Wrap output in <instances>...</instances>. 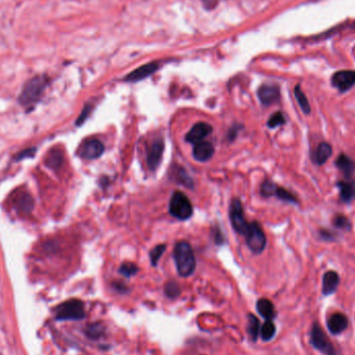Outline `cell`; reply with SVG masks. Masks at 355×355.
I'll use <instances>...</instances> for the list:
<instances>
[{
	"instance_id": "obj_1",
	"label": "cell",
	"mask_w": 355,
	"mask_h": 355,
	"mask_svg": "<svg viewBox=\"0 0 355 355\" xmlns=\"http://www.w3.org/2000/svg\"><path fill=\"white\" fill-rule=\"evenodd\" d=\"M173 259L178 273L187 278L196 270V256L191 245L186 241L178 242L173 249Z\"/></svg>"
},
{
	"instance_id": "obj_2",
	"label": "cell",
	"mask_w": 355,
	"mask_h": 355,
	"mask_svg": "<svg viewBox=\"0 0 355 355\" xmlns=\"http://www.w3.org/2000/svg\"><path fill=\"white\" fill-rule=\"evenodd\" d=\"M47 82L48 80L45 76H37L28 80L20 95V103L25 107L36 104L42 97Z\"/></svg>"
},
{
	"instance_id": "obj_3",
	"label": "cell",
	"mask_w": 355,
	"mask_h": 355,
	"mask_svg": "<svg viewBox=\"0 0 355 355\" xmlns=\"http://www.w3.org/2000/svg\"><path fill=\"white\" fill-rule=\"evenodd\" d=\"M85 316L84 304L78 299H70L56 308V319L61 321H77Z\"/></svg>"
},
{
	"instance_id": "obj_4",
	"label": "cell",
	"mask_w": 355,
	"mask_h": 355,
	"mask_svg": "<svg viewBox=\"0 0 355 355\" xmlns=\"http://www.w3.org/2000/svg\"><path fill=\"white\" fill-rule=\"evenodd\" d=\"M169 213L180 220H186L193 214V207L186 195L181 191H175L170 199Z\"/></svg>"
},
{
	"instance_id": "obj_5",
	"label": "cell",
	"mask_w": 355,
	"mask_h": 355,
	"mask_svg": "<svg viewBox=\"0 0 355 355\" xmlns=\"http://www.w3.org/2000/svg\"><path fill=\"white\" fill-rule=\"evenodd\" d=\"M243 236H245L248 248L253 253H261L265 249L267 239L262 227L256 221L248 223V228Z\"/></svg>"
},
{
	"instance_id": "obj_6",
	"label": "cell",
	"mask_w": 355,
	"mask_h": 355,
	"mask_svg": "<svg viewBox=\"0 0 355 355\" xmlns=\"http://www.w3.org/2000/svg\"><path fill=\"white\" fill-rule=\"evenodd\" d=\"M311 341L313 346L325 355H335V349L328 336L317 323L313 324L311 332Z\"/></svg>"
},
{
	"instance_id": "obj_7",
	"label": "cell",
	"mask_w": 355,
	"mask_h": 355,
	"mask_svg": "<svg viewBox=\"0 0 355 355\" xmlns=\"http://www.w3.org/2000/svg\"><path fill=\"white\" fill-rule=\"evenodd\" d=\"M230 218L234 230L241 235H244L248 228L249 222H247L245 219L243 207H242V204L238 199L233 200L231 204Z\"/></svg>"
},
{
	"instance_id": "obj_8",
	"label": "cell",
	"mask_w": 355,
	"mask_h": 355,
	"mask_svg": "<svg viewBox=\"0 0 355 355\" xmlns=\"http://www.w3.org/2000/svg\"><path fill=\"white\" fill-rule=\"evenodd\" d=\"M104 149V144L99 139L88 138L79 147L78 155L85 160H94L102 156Z\"/></svg>"
},
{
	"instance_id": "obj_9",
	"label": "cell",
	"mask_w": 355,
	"mask_h": 355,
	"mask_svg": "<svg viewBox=\"0 0 355 355\" xmlns=\"http://www.w3.org/2000/svg\"><path fill=\"white\" fill-rule=\"evenodd\" d=\"M331 83L342 93L349 91L355 84V71L336 72L331 78Z\"/></svg>"
},
{
	"instance_id": "obj_10",
	"label": "cell",
	"mask_w": 355,
	"mask_h": 355,
	"mask_svg": "<svg viewBox=\"0 0 355 355\" xmlns=\"http://www.w3.org/2000/svg\"><path fill=\"white\" fill-rule=\"evenodd\" d=\"M257 97H259V99L263 105H272L280 101V87L276 84H264L257 91Z\"/></svg>"
},
{
	"instance_id": "obj_11",
	"label": "cell",
	"mask_w": 355,
	"mask_h": 355,
	"mask_svg": "<svg viewBox=\"0 0 355 355\" xmlns=\"http://www.w3.org/2000/svg\"><path fill=\"white\" fill-rule=\"evenodd\" d=\"M212 132V127L207 123L201 122L193 126L190 131L186 134L185 140L190 143H198L203 141L210 133Z\"/></svg>"
},
{
	"instance_id": "obj_12",
	"label": "cell",
	"mask_w": 355,
	"mask_h": 355,
	"mask_svg": "<svg viewBox=\"0 0 355 355\" xmlns=\"http://www.w3.org/2000/svg\"><path fill=\"white\" fill-rule=\"evenodd\" d=\"M163 151H164V142L162 139L155 140L152 143L151 149L148 154V159H147L148 166L152 171L156 170L157 167L159 166L161 158H162V155H163Z\"/></svg>"
},
{
	"instance_id": "obj_13",
	"label": "cell",
	"mask_w": 355,
	"mask_h": 355,
	"mask_svg": "<svg viewBox=\"0 0 355 355\" xmlns=\"http://www.w3.org/2000/svg\"><path fill=\"white\" fill-rule=\"evenodd\" d=\"M158 68H159V64L156 62H150L147 64H143V66L137 68L136 70L132 71L128 76H126L125 80L126 81H130V82L139 81V80H142L144 78L151 76L152 74H154L158 70Z\"/></svg>"
},
{
	"instance_id": "obj_14",
	"label": "cell",
	"mask_w": 355,
	"mask_h": 355,
	"mask_svg": "<svg viewBox=\"0 0 355 355\" xmlns=\"http://www.w3.org/2000/svg\"><path fill=\"white\" fill-rule=\"evenodd\" d=\"M348 327V319L344 314L335 313L327 320V328L332 334L343 332Z\"/></svg>"
},
{
	"instance_id": "obj_15",
	"label": "cell",
	"mask_w": 355,
	"mask_h": 355,
	"mask_svg": "<svg viewBox=\"0 0 355 355\" xmlns=\"http://www.w3.org/2000/svg\"><path fill=\"white\" fill-rule=\"evenodd\" d=\"M193 157H195L198 161L201 162H206L209 159H211V157L214 154V147L212 143H210L208 141H201L195 144V148H193Z\"/></svg>"
},
{
	"instance_id": "obj_16",
	"label": "cell",
	"mask_w": 355,
	"mask_h": 355,
	"mask_svg": "<svg viewBox=\"0 0 355 355\" xmlns=\"http://www.w3.org/2000/svg\"><path fill=\"white\" fill-rule=\"evenodd\" d=\"M340 284V277L335 271H327L323 276L322 282V293L325 296L331 295L335 292V290Z\"/></svg>"
},
{
	"instance_id": "obj_17",
	"label": "cell",
	"mask_w": 355,
	"mask_h": 355,
	"mask_svg": "<svg viewBox=\"0 0 355 355\" xmlns=\"http://www.w3.org/2000/svg\"><path fill=\"white\" fill-rule=\"evenodd\" d=\"M332 154V148L327 142H321L313 154V161L317 165L324 164Z\"/></svg>"
},
{
	"instance_id": "obj_18",
	"label": "cell",
	"mask_w": 355,
	"mask_h": 355,
	"mask_svg": "<svg viewBox=\"0 0 355 355\" xmlns=\"http://www.w3.org/2000/svg\"><path fill=\"white\" fill-rule=\"evenodd\" d=\"M335 165L346 176H350L355 170V162L345 154H341L336 158Z\"/></svg>"
},
{
	"instance_id": "obj_19",
	"label": "cell",
	"mask_w": 355,
	"mask_h": 355,
	"mask_svg": "<svg viewBox=\"0 0 355 355\" xmlns=\"http://www.w3.org/2000/svg\"><path fill=\"white\" fill-rule=\"evenodd\" d=\"M256 311L266 320H272L276 317V310L273 303L266 298H262L256 302Z\"/></svg>"
},
{
	"instance_id": "obj_20",
	"label": "cell",
	"mask_w": 355,
	"mask_h": 355,
	"mask_svg": "<svg viewBox=\"0 0 355 355\" xmlns=\"http://www.w3.org/2000/svg\"><path fill=\"white\" fill-rule=\"evenodd\" d=\"M340 189V198L344 203H351L355 199V186L350 181H340L337 183Z\"/></svg>"
},
{
	"instance_id": "obj_21",
	"label": "cell",
	"mask_w": 355,
	"mask_h": 355,
	"mask_svg": "<svg viewBox=\"0 0 355 355\" xmlns=\"http://www.w3.org/2000/svg\"><path fill=\"white\" fill-rule=\"evenodd\" d=\"M15 204L17 206L18 210L24 213L30 212L32 207H34V201H32L31 197L26 192H22L20 195H18L15 200Z\"/></svg>"
},
{
	"instance_id": "obj_22",
	"label": "cell",
	"mask_w": 355,
	"mask_h": 355,
	"mask_svg": "<svg viewBox=\"0 0 355 355\" xmlns=\"http://www.w3.org/2000/svg\"><path fill=\"white\" fill-rule=\"evenodd\" d=\"M294 94H295V98H296L300 108L302 109V111L304 112L305 115H309L311 112V105L309 103L308 98H306V96L301 91L300 85H296V87L294 90Z\"/></svg>"
},
{
	"instance_id": "obj_23",
	"label": "cell",
	"mask_w": 355,
	"mask_h": 355,
	"mask_svg": "<svg viewBox=\"0 0 355 355\" xmlns=\"http://www.w3.org/2000/svg\"><path fill=\"white\" fill-rule=\"evenodd\" d=\"M261 336L264 341H270L276 335L277 327L271 320H267L261 327Z\"/></svg>"
},
{
	"instance_id": "obj_24",
	"label": "cell",
	"mask_w": 355,
	"mask_h": 355,
	"mask_svg": "<svg viewBox=\"0 0 355 355\" xmlns=\"http://www.w3.org/2000/svg\"><path fill=\"white\" fill-rule=\"evenodd\" d=\"M261 327H260V322L257 320V318L253 315L248 316V333L251 336L253 341H255L257 336H259Z\"/></svg>"
},
{
	"instance_id": "obj_25",
	"label": "cell",
	"mask_w": 355,
	"mask_h": 355,
	"mask_svg": "<svg viewBox=\"0 0 355 355\" xmlns=\"http://www.w3.org/2000/svg\"><path fill=\"white\" fill-rule=\"evenodd\" d=\"M276 197L279 198L280 200L287 202V203H292V204H298V200L297 198L291 193L290 191H288L285 188L282 187H278L277 192H276Z\"/></svg>"
},
{
	"instance_id": "obj_26",
	"label": "cell",
	"mask_w": 355,
	"mask_h": 355,
	"mask_svg": "<svg viewBox=\"0 0 355 355\" xmlns=\"http://www.w3.org/2000/svg\"><path fill=\"white\" fill-rule=\"evenodd\" d=\"M62 163V154L59 151L50 152L47 158V164L51 168H58Z\"/></svg>"
},
{
	"instance_id": "obj_27",
	"label": "cell",
	"mask_w": 355,
	"mask_h": 355,
	"mask_svg": "<svg viewBox=\"0 0 355 355\" xmlns=\"http://www.w3.org/2000/svg\"><path fill=\"white\" fill-rule=\"evenodd\" d=\"M278 185L276 183H273L270 180H266L262 185H261V195L265 198H270L276 196V192L278 189Z\"/></svg>"
},
{
	"instance_id": "obj_28",
	"label": "cell",
	"mask_w": 355,
	"mask_h": 355,
	"mask_svg": "<svg viewBox=\"0 0 355 355\" xmlns=\"http://www.w3.org/2000/svg\"><path fill=\"white\" fill-rule=\"evenodd\" d=\"M166 249V245L164 244H159L157 246H155L151 252H150V260H151V264L153 266H156L158 264V261L160 260V257L162 256V254L164 253Z\"/></svg>"
},
{
	"instance_id": "obj_29",
	"label": "cell",
	"mask_w": 355,
	"mask_h": 355,
	"mask_svg": "<svg viewBox=\"0 0 355 355\" xmlns=\"http://www.w3.org/2000/svg\"><path fill=\"white\" fill-rule=\"evenodd\" d=\"M164 292L167 297L175 298L181 294V290H180L179 285H178L175 282L171 281V282L166 283V285L164 287Z\"/></svg>"
},
{
	"instance_id": "obj_30",
	"label": "cell",
	"mask_w": 355,
	"mask_h": 355,
	"mask_svg": "<svg viewBox=\"0 0 355 355\" xmlns=\"http://www.w3.org/2000/svg\"><path fill=\"white\" fill-rule=\"evenodd\" d=\"M333 224L335 228L342 229V230H346V231H350L351 230V222L349 220L348 217H346L345 215H336L333 218Z\"/></svg>"
},
{
	"instance_id": "obj_31",
	"label": "cell",
	"mask_w": 355,
	"mask_h": 355,
	"mask_svg": "<svg viewBox=\"0 0 355 355\" xmlns=\"http://www.w3.org/2000/svg\"><path fill=\"white\" fill-rule=\"evenodd\" d=\"M285 123H286V120H285L284 115L282 114V112L278 111V112H276V114H273V115L269 118L268 123H267V126H268L269 128L273 129V128H277V127H279V126L284 125Z\"/></svg>"
},
{
	"instance_id": "obj_32",
	"label": "cell",
	"mask_w": 355,
	"mask_h": 355,
	"mask_svg": "<svg viewBox=\"0 0 355 355\" xmlns=\"http://www.w3.org/2000/svg\"><path fill=\"white\" fill-rule=\"evenodd\" d=\"M137 271H138V268L133 263H124L120 267V273L123 274V276L126 277V278L133 277L134 274L137 273Z\"/></svg>"
},
{
	"instance_id": "obj_33",
	"label": "cell",
	"mask_w": 355,
	"mask_h": 355,
	"mask_svg": "<svg viewBox=\"0 0 355 355\" xmlns=\"http://www.w3.org/2000/svg\"><path fill=\"white\" fill-rule=\"evenodd\" d=\"M103 333V326L99 323H94L86 327V334L92 338L99 337Z\"/></svg>"
},
{
	"instance_id": "obj_34",
	"label": "cell",
	"mask_w": 355,
	"mask_h": 355,
	"mask_svg": "<svg viewBox=\"0 0 355 355\" xmlns=\"http://www.w3.org/2000/svg\"><path fill=\"white\" fill-rule=\"evenodd\" d=\"M173 171L175 172V176H176V180H178V181L183 183L184 185H186V186H188V187H190V185L192 184V181H191L190 178L187 175V173H185V171L183 170V168H180L179 170H178V168H176V169H174Z\"/></svg>"
},
{
	"instance_id": "obj_35",
	"label": "cell",
	"mask_w": 355,
	"mask_h": 355,
	"mask_svg": "<svg viewBox=\"0 0 355 355\" xmlns=\"http://www.w3.org/2000/svg\"><path fill=\"white\" fill-rule=\"evenodd\" d=\"M91 110H92V106H91V105H86V106L84 107V109H83L82 112H81V115H80V117H79L78 120H77V125H81V124L86 120V118H87L88 115L91 114Z\"/></svg>"
},
{
	"instance_id": "obj_36",
	"label": "cell",
	"mask_w": 355,
	"mask_h": 355,
	"mask_svg": "<svg viewBox=\"0 0 355 355\" xmlns=\"http://www.w3.org/2000/svg\"><path fill=\"white\" fill-rule=\"evenodd\" d=\"M321 236L323 239H326V240H332L333 239V233L331 231H327V230H322L321 232Z\"/></svg>"
},
{
	"instance_id": "obj_37",
	"label": "cell",
	"mask_w": 355,
	"mask_h": 355,
	"mask_svg": "<svg viewBox=\"0 0 355 355\" xmlns=\"http://www.w3.org/2000/svg\"><path fill=\"white\" fill-rule=\"evenodd\" d=\"M212 2H214V0H204V3H205L206 5H209V6H210V5H211V6L213 5Z\"/></svg>"
}]
</instances>
